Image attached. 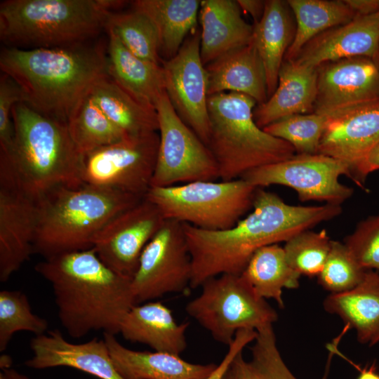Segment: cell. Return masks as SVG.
Masks as SVG:
<instances>
[{
    "mask_svg": "<svg viewBox=\"0 0 379 379\" xmlns=\"http://www.w3.org/2000/svg\"><path fill=\"white\" fill-rule=\"evenodd\" d=\"M252 211L233 227L220 231L182 224L192 258L190 288L222 274L240 275L260 248L287 241L295 234L338 216L341 206H295L258 188Z\"/></svg>",
    "mask_w": 379,
    "mask_h": 379,
    "instance_id": "1",
    "label": "cell"
},
{
    "mask_svg": "<svg viewBox=\"0 0 379 379\" xmlns=\"http://www.w3.org/2000/svg\"><path fill=\"white\" fill-rule=\"evenodd\" d=\"M34 269L50 283L59 320L73 338L92 331L119 333L136 305L131 278L107 266L93 248L44 259Z\"/></svg>",
    "mask_w": 379,
    "mask_h": 379,
    "instance_id": "2",
    "label": "cell"
},
{
    "mask_svg": "<svg viewBox=\"0 0 379 379\" xmlns=\"http://www.w3.org/2000/svg\"><path fill=\"white\" fill-rule=\"evenodd\" d=\"M0 69L20 87L35 111L67 121L77 104L107 76V46L88 42L62 47H4Z\"/></svg>",
    "mask_w": 379,
    "mask_h": 379,
    "instance_id": "3",
    "label": "cell"
},
{
    "mask_svg": "<svg viewBox=\"0 0 379 379\" xmlns=\"http://www.w3.org/2000/svg\"><path fill=\"white\" fill-rule=\"evenodd\" d=\"M144 197L86 184L46 193L38 199L34 253L46 259L93 248L95 236L111 219Z\"/></svg>",
    "mask_w": 379,
    "mask_h": 379,
    "instance_id": "4",
    "label": "cell"
},
{
    "mask_svg": "<svg viewBox=\"0 0 379 379\" xmlns=\"http://www.w3.org/2000/svg\"><path fill=\"white\" fill-rule=\"evenodd\" d=\"M14 140L8 156L25 188L39 199L61 187L83 185V156L67 122L44 115L25 102L12 109Z\"/></svg>",
    "mask_w": 379,
    "mask_h": 379,
    "instance_id": "5",
    "label": "cell"
},
{
    "mask_svg": "<svg viewBox=\"0 0 379 379\" xmlns=\"http://www.w3.org/2000/svg\"><path fill=\"white\" fill-rule=\"evenodd\" d=\"M105 0H4L0 3V39L20 49L88 42L105 29Z\"/></svg>",
    "mask_w": 379,
    "mask_h": 379,
    "instance_id": "6",
    "label": "cell"
},
{
    "mask_svg": "<svg viewBox=\"0 0 379 379\" xmlns=\"http://www.w3.org/2000/svg\"><path fill=\"white\" fill-rule=\"evenodd\" d=\"M256 103L250 96L234 92L208 96V147L218 165L221 180L240 178L252 169L295 154L291 144L256 124L253 118Z\"/></svg>",
    "mask_w": 379,
    "mask_h": 379,
    "instance_id": "7",
    "label": "cell"
},
{
    "mask_svg": "<svg viewBox=\"0 0 379 379\" xmlns=\"http://www.w3.org/2000/svg\"><path fill=\"white\" fill-rule=\"evenodd\" d=\"M258 187L243 178L150 187L145 197L172 220L208 231L233 227L253 208Z\"/></svg>",
    "mask_w": 379,
    "mask_h": 379,
    "instance_id": "8",
    "label": "cell"
},
{
    "mask_svg": "<svg viewBox=\"0 0 379 379\" xmlns=\"http://www.w3.org/2000/svg\"><path fill=\"white\" fill-rule=\"evenodd\" d=\"M201 287L185 310L218 343L229 345L238 331H257L278 319L277 311L241 275L222 274Z\"/></svg>",
    "mask_w": 379,
    "mask_h": 379,
    "instance_id": "9",
    "label": "cell"
},
{
    "mask_svg": "<svg viewBox=\"0 0 379 379\" xmlns=\"http://www.w3.org/2000/svg\"><path fill=\"white\" fill-rule=\"evenodd\" d=\"M156 110L159 145L150 187L220 178L218 165L208 147L178 115L166 92Z\"/></svg>",
    "mask_w": 379,
    "mask_h": 379,
    "instance_id": "10",
    "label": "cell"
},
{
    "mask_svg": "<svg viewBox=\"0 0 379 379\" xmlns=\"http://www.w3.org/2000/svg\"><path fill=\"white\" fill-rule=\"evenodd\" d=\"M159 145L157 132L128 136L84 155V184L144 197L151 186Z\"/></svg>",
    "mask_w": 379,
    "mask_h": 379,
    "instance_id": "11",
    "label": "cell"
},
{
    "mask_svg": "<svg viewBox=\"0 0 379 379\" xmlns=\"http://www.w3.org/2000/svg\"><path fill=\"white\" fill-rule=\"evenodd\" d=\"M350 177L349 166L333 157L317 154H297L279 162L252 169L240 178L258 188L273 185L289 187L301 201H317L341 206L354 192L339 181Z\"/></svg>",
    "mask_w": 379,
    "mask_h": 379,
    "instance_id": "12",
    "label": "cell"
},
{
    "mask_svg": "<svg viewBox=\"0 0 379 379\" xmlns=\"http://www.w3.org/2000/svg\"><path fill=\"white\" fill-rule=\"evenodd\" d=\"M192 268L182 224L166 220L144 248L131 278L136 305L185 292L190 287Z\"/></svg>",
    "mask_w": 379,
    "mask_h": 379,
    "instance_id": "13",
    "label": "cell"
},
{
    "mask_svg": "<svg viewBox=\"0 0 379 379\" xmlns=\"http://www.w3.org/2000/svg\"><path fill=\"white\" fill-rule=\"evenodd\" d=\"M38 199L23 186L8 156L0 152V281L34 253Z\"/></svg>",
    "mask_w": 379,
    "mask_h": 379,
    "instance_id": "14",
    "label": "cell"
},
{
    "mask_svg": "<svg viewBox=\"0 0 379 379\" xmlns=\"http://www.w3.org/2000/svg\"><path fill=\"white\" fill-rule=\"evenodd\" d=\"M200 42V30L197 28L186 38L178 53L163 60L161 65L166 93L175 111L208 146V74L201 58Z\"/></svg>",
    "mask_w": 379,
    "mask_h": 379,
    "instance_id": "15",
    "label": "cell"
},
{
    "mask_svg": "<svg viewBox=\"0 0 379 379\" xmlns=\"http://www.w3.org/2000/svg\"><path fill=\"white\" fill-rule=\"evenodd\" d=\"M165 220L159 208L144 197L111 219L95 236L93 248L107 266L132 278L144 248Z\"/></svg>",
    "mask_w": 379,
    "mask_h": 379,
    "instance_id": "16",
    "label": "cell"
},
{
    "mask_svg": "<svg viewBox=\"0 0 379 379\" xmlns=\"http://www.w3.org/2000/svg\"><path fill=\"white\" fill-rule=\"evenodd\" d=\"M379 99V69L373 59L354 57L317 67L314 112L328 117Z\"/></svg>",
    "mask_w": 379,
    "mask_h": 379,
    "instance_id": "17",
    "label": "cell"
},
{
    "mask_svg": "<svg viewBox=\"0 0 379 379\" xmlns=\"http://www.w3.org/2000/svg\"><path fill=\"white\" fill-rule=\"evenodd\" d=\"M379 142V99L326 117L318 153L347 164L351 169Z\"/></svg>",
    "mask_w": 379,
    "mask_h": 379,
    "instance_id": "18",
    "label": "cell"
},
{
    "mask_svg": "<svg viewBox=\"0 0 379 379\" xmlns=\"http://www.w3.org/2000/svg\"><path fill=\"white\" fill-rule=\"evenodd\" d=\"M32 357L25 365L34 369L65 366L100 379H124L116 369L104 339L72 343L58 330L35 335L30 341Z\"/></svg>",
    "mask_w": 379,
    "mask_h": 379,
    "instance_id": "19",
    "label": "cell"
},
{
    "mask_svg": "<svg viewBox=\"0 0 379 379\" xmlns=\"http://www.w3.org/2000/svg\"><path fill=\"white\" fill-rule=\"evenodd\" d=\"M379 47V18L357 16L350 22L324 31L300 50L293 61L317 68L326 62L354 57L373 60Z\"/></svg>",
    "mask_w": 379,
    "mask_h": 379,
    "instance_id": "20",
    "label": "cell"
},
{
    "mask_svg": "<svg viewBox=\"0 0 379 379\" xmlns=\"http://www.w3.org/2000/svg\"><path fill=\"white\" fill-rule=\"evenodd\" d=\"M113 364L124 379H207L218 364H192L169 353L135 351L103 333Z\"/></svg>",
    "mask_w": 379,
    "mask_h": 379,
    "instance_id": "21",
    "label": "cell"
},
{
    "mask_svg": "<svg viewBox=\"0 0 379 379\" xmlns=\"http://www.w3.org/2000/svg\"><path fill=\"white\" fill-rule=\"evenodd\" d=\"M205 67L208 96L230 91L248 95L258 105L267 100L265 67L252 39L248 44L226 53Z\"/></svg>",
    "mask_w": 379,
    "mask_h": 379,
    "instance_id": "22",
    "label": "cell"
},
{
    "mask_svg": "<svg viewBox=\"0 0 379 379\" xmlns=\"http://www.w3.org/2000/svg\"><path fill=\"white\" fill-rule=\"evenodd\" d=\"M241 10L237 1H201L200 55L204 66L251 41L253 25L244 20Z\"/></svg>",
    "mask_w": 379,
    "mask_h": 379,
    "instance_id": "23",
    "label": "cell"
},
{
    "mask_svg": "<svg viewBox=\"0 0 379 379\" xmlns=\"http://www.w3.org/2000/svg\"><path fill=\"white\" fill-rule=\"evenodd\" d=\"M317 91V68L303 67L284 60L276 90L267 100L253 110L261 128L283 118L314 112Z\"/></svg>",
    "mask_w": 379,
    "mask_h": 379,
    "instance_id": "24",
    "label": "cell"
},
{
    "mask_svg": "<svg viewBox=\"0 0 379 379\" xmlns=\"http://www.w3.org/2000/svg\"><path fill=\"white\" fill-rule=\"evenodd\" d=\"M105 31L108 35V77L137 101L156 110L161 96L166 92L162 65L135 56L112 31Z\"/></svg>",
    "mask_w": 379,
    "mask_h": 379,
    "instance_id": "25",
    "label": "cell"
},
{
    "mask_svg": "<svg viewBox=\"0 0 379 379\" xmlns=\"http://www.w3.org/2000/svg\"><path fill=\"white\" fill-rule=\"evenodd\" d=\"M189 326V322L178 324L171 310L161 302H147L129 310L121 324L119 333L131 343L180 356L187 347L185 332Z\"/></svg>",
    "mask_w": 379,
    "mask_h": 379,
    "instance_id": "26",
    "label": "cell"
},
{
    "mask_svg": "<svg viewBox=\"0 0 379 379\" xmlns=\"http://www.w3.org/2000/svg\"><path fill=\"white\" fill-rule=\"evenodd\" d=\"M324 310L337 314L354 328L359 343L372 347L379 343V272L367 270L353 289L331 293L324 301Z\"/></svg>",
    "mask_w": 379,
    "mask_h": 379,
    "instance_id": "27",
    "label": "cell"
},
{
    "mask_svg": "<svg viewBox=\"0 0 379 379\" xmlns=\"http://www.w3.org/2000/svg\"><path fill=\"white\" fill-rule=\"evenodd\" d=\"M295 30V18L287 1H266L261 20L253 25L252 41L265 67L268 98L277 88L279 72Z\"/></svg>",
    "mask_w": 379,
    "mask_h": 379,
    "instance_id": "28",
    "label": "cell"
},
{
    "mask_svg": "<svg viewBox=\"0 0 379 379\" xmlns=\"http://www.w3.org/2000/svg\"><path fill=\"white\" fill-rule=\"evenodd\" d=\"M201 1L135 0L132 10L142 13L157 33L159 55L167 60L179 51L186 38L197 28ZM162 60V61H163Z\"/></svg>",
    "mask_w": 379,
    "mask_h": 379,
    "instance_id": "29",
    "label": "cell"
},
{
    "mask_svg": "<svg viewBox=\"0 0 379 379\" xmlns=\"http://www.w3.org/2000/svg\"><path fill=\"white\" fill-rule=\"evenodd\" d=\"M256 331L257 336L251 348V358L246 360L243 351L239 352L221 379H298L281 357L272 325H267ZM327 348L329 353L321 379H328L332 359L335 354L331 344Z\"/></svg>",
    "mask_w": 379,
    "mask_h": 379,
    "instance_id": "30",
    "label": "cell"
},
{
    "mask_svg": "<svg viewBox=\"0 0 379 379\" xmlns=\"http://www.w3.org/2000/svg\"><path fill=\"white\" fill-rule=\"evenodd\" d=\"M89 93L107 118L127 135L159 131L157 110L137 101L108 75L99 80Z\"/></svg>",
    "mask_w": 379,
    "mask_h": 379,
    "instance_id": "31",
    "label": "cell"
},
{
    "mask_svg": "<svg viewBox=\"0 0 379 379\" xmlns=\"http://www.w3.org/2000/svg\"><path fill=\"white\" fill-rule=\"evenodd\" d=\"M266 299H273L280 308L284 307L282 289L298 288L300 274L288 264L284 248L278 244L258 249L240 274Z\"/></svg>",
    "mask_w": 379,
    "mask_h": 379,
    "instance_id": "32",
    "label": "cell"
},
{
    "mask_svg": "<svg viewBox=\"0 0 379 379\" xmlns=\"http://www.w3.org/2000/svg\"><path fill=\"white\" fill-rule=\"evenodd\" d=\"M287 2L295 18L296 30L284 60H293L314 37L357 17L344 0H288Z\"/></svg>",
    "mask_w": 379,
    "mask_h": 379,
    "instance_id": "33",
    "label": "cell"
},
{
    "mask_svg": "<svg viewBox=\"0 0 379 379\" xmlns=\"http://www.w3.org/2000/svg\"><path fill=\"white\" fill-rule=\"evenodd\" d=\"M66 122L71 138L83 157L128 136L107 118L89 93L77 104Z\"/></svg>",
    "mask_w": 379,
    "mask_h": 379,
    "instance_id": "34",
    "label": "cell"
},
{
    "mask_svg": "<svg viewBox=\"0 0 379 379\" xmlns=\"http://www.w3.org/2000/svg\"><path fill=\"white\" fill-rule=\"evenodd\" d=\"M112 31L123 45L135 56L156 64L162 63L157 31L150 20L141 13L109 12L105 30Z\"/></svg>",
    "mask_w": 379,
    "mask_h": 379,
    "instance_id": "35",
    "label": "cell"
},
{
    "mask_svg": "<svg viewBox=\"0 0 379 379\" xmlns=\"http://www.w3.org/2000/svg\"><path fill=\"white\" fill-rule=\"evenodd\" d=\"M48 321L35 314L27 296L20 291H0V352H4L13 334L29 331L35 335L45 334Z\"/></svg>",
    "mask_w": 379,
    "mask_h": 379,
    "instance_id": "36",
    "label": "cell"
},
{
    "mask_svg": "<svg viewBox=\"0 0 379 379\" xmlns=\"http://www.w3.org/2000/svg\"><path fill=\"white\" fill-rule=\"evenodd\" d=\"M326 117L312 112L283 118L263 128L272 136L291 144L298 154H317Z\"/></svg>",
    "mask_w": 379,
    "mask_h": 379,
    "instance_id": "37",
    "label": "cell"
},
{
    "mask_svg": "<svg viewBox=\"0 0 379 379\" xmlns=\"http://www.w3.org/2000/svg\"><path fill=\"white\" fill-rule=\"evenodd\" d=\"M331 241L327 231H302L287 241L284 247L289 265L300 275L318 277L328 257Z\"/></svg>",
    "mask_w": 379,
    "mask_h": 379,
    "instance_id": "38",
    "label": "cell"
},
{
    "mask_svg": "<svg viewBox=\"0 0 379 379\" xmlns=\"http://www.w3.org/2000/svg\"><path fill=\"white\" fill-rule=\"evenodd\" d=\"M366 270L361 267L344 243L331 240L329 253L318 275V283L331 293H340L355 288Z\"/></svg>",
    "mask_w": 379,
    "mask_h": 379,
    "instance_id": "39",
    "label": "cell"
},
{
    "mask_svg": "<svg viewBox=\"0 0 379 379\" xmlns=\"http://www.w3.org/2000/svg\"><path fill=\"white\" fill-rule=\"evenodd\" d=\"M344 244L361 267L379 272V213L359 222Z\"/></svg>",
    "mask_w": 379,
    "mask_h": 379,
    "instance_id": "40",
    "label": "cell"
},
{
    "mask_svg": "<svg viewBox=\"0 0 379 379\" xmlns=\"http://www.w3.org/2000/svg\"><path fill=\"white\" fill-rule=\"evenodd\" d=\"M18 102H24L19 85L8 75L0 77V152H11L14 140L12 109Z\"/></svg>",
    "mask_w": 379,
    "mask_h": 379,
    "instance_id": "41",
    "label": "cell"
},
{
    "mask_svg": "<svg viewBox=\"0 0 379 379\" xmlns=\"http://www.w3.org/2000/svg\"><path fill=\"white\" fill-rule=\"evenodd\" d=\"M257 331L253 329H241L237 332L232 342L228 345V350L215 370L207 379H221L227 366L234 357L251 342L254 341Z\"/></svg>",
    "mask_w": 379,
    "mask_h": 379,
    "instance_id": "42",
    "label": "cell"
},
{
    "mask_svg": "<svg viewBox=\"0 0 379 379\" xmlns=\"http://www.w3.org/2000/svg\"><path fill=\"white\" fill-rule=\"evenodd\" d=\"M377 170H379V142L351 169L349 178L363 187L366 177Z\"/></svg>",
    "mask_w": 379,
    "mask_h": 379,
    "instance_id": "43",
    "label": "cell"
},
{
    "mask_svg": "<svg viewBox=\"0 0 379 379\" xmlns=\"http://www.w3.org/2000/svg\"><path fill=\"white\" fill-rule=\"evenodd\" d=\"M357 16H369L379 11V0H344Z\"/></svg>",
    "mask_w": 379,
    "mask_h": 379,
    "instance_id": "44",
    "label": "cell"
},
{
    "mask_svg": "<svg viewBox=\"0 0 379 379\" xmlns=\"http://www.w3.org/2000/svg\"><path fill=\"white\" fill-rule=\"evenodd\" d=\"M237 2L241 10L251 15L254 24L258 23L261 20L264 14L266 1L238 0Z\"/></svg>",
    "mask_w": 379,
    "mask_h": 379,
    "instance_id": "45",
    "label": "cell"
},
{
    "mask_svg": "<svg viewBox=\"0 0 379 379\" xmlns=\"http://www.w3.org/2000/svg\"><path fill=\"white\" fill-rule=\"evenodd\" d=\"M345 360L359 371V375L357 379H379V373L377 371L375 362H373L369 366L361 368L360 366L356 364L348 358L346 357Z\"/></svg>",
    "mask_w": 379,
    "mask_h": 379,
    "instance_id": "46",
    "label": "cell"
},
{
    "mask_svg": "<svg viewBox=\"0 0 379 379\" xmlns=\"http://www.w3.org/2000/svg\"><path fill=\"white\" fill-rule=\"evenodd\" d=\"M0 379H30L26 375L15 369L8 368H2L0 372Z\"/></svg>",
    "mask_w": 379,
    "mask_h": 379,
    "instance_id": "47",
    "label": "cell"
},
{
    "mask_svg": "<svg viewBox=\"0 0 379 379\" xmlns=\"http://www.w3.org/2000/svg\"><path fill=\"white\" fill-rule=\"evenodd\" d=\"M11 359L8 356L3 355L0 359L1 369L11 368Z\"/></svg>",
    "mask_w": 379,
    "mask_h": 379,
    "instance_id": "48",
    "label": "cell"
},
{
    "mask_svg": "<svg viewBox=\"0 0 379 379\" xmlns=\"http://www.w3.org/2000/svg\"><path fill=\"white\" fill-rule=\"evenodd\" d=\"M373 61L375 62V63L376 64L378 68L379 69V47H378V50L376 56L374 58Z\"/></svg>",
    "mask_w": 379,
    "mask_h": 379,
    "instance_id": "49",
    "label": "cell"
},
{
    "mask_svg": "<svg viewBox=\"0 0 379 379\" xmlns=\"http://www.w3.org/2000/svg\"><path fill=\"white\" fill-rule=\"evenodd\" d=\"M379 18V11L375 14Z\"/></svg>",
    "mask_w": 379,
    "mask_h": 379,
    "instance_id": "50",
    "label": "cell"
}]
</instances>
